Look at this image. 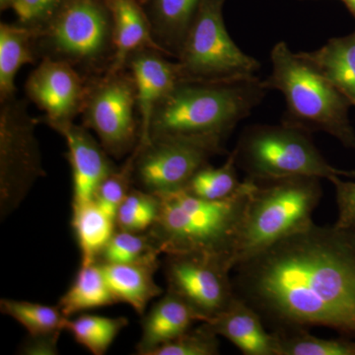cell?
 <instances>
[{
  "mask_svg": "<svg viewBox=\"0 0 355 355\" xmlns=\"http://www.w3.org/2000/svg\"><path fill=\"white\" fill-rule=\"evenodd\" d=\"M266 92L258 76L224 83L181 81L156 107L149 140H186L222 155L226 139Z\"/></svg>",
  "mask_w": 355,
  "mask_h": 355,
  "instance_id": "2",
  "label": "cell"
},
{
  "mask_svg": "<svg viewBox=\"0 0 355 355\" xmlns=\"http://www.w3.org/2000/svg\"><path fill=\"white\" fill-rule=\"evenodd\" d=\"M128 324L125 317H105L100 315L83 314L69 319L67 330L79 345L91 354H106L114 340Z\"/></svg>",
  "mask_w": 355,
  "mask_h": 355,
  "instance_id": "26",
  "label": "cell"
},
{
  "mask_svg": "<svg viewBox=\"0 0 355 355\" xmlns=\"http://www.w3.org/2000/svg\"><path fill=\"white\" fill-rule=\"evenodd\" d=\"M270 62L272 71L261 84L284 96L286 111L282 123L309 133H328L347 148L355 149L349 100L286 42L275 44Z\"/></svg>",
  "mask_w": 355,
  "mask_h": 355,
  "instance_id": "4",
  "label": "cell"
},
{
  "mask_svg": "<svg viewBox=\"0 0 355 355\" xmlns=\"http://www.w3.org/2000/svg\"><path fill=\"white\" fill-rule=\"evenodd\" d=\"M88 84L89 79L71 65L44 58L28 76L25 92L27 99L44 113L38 119L39 123L51 128L73 123L80 116Z\"/></svg>",
  "mask_w": 355,
  "mask_h": 355,
  "instance_id": "13",
  "label": "cell"
},
{
  "mask_svg": "<svg viewBox=\"0 0 355 355\" xmlns=\"http://www.w3.org/2000/svg\"><path fill=\"white\" fill-rule=\"evenodd\" d=\"M156 43L169 58H178L202 0H140Z\"/></svg>",
  "mask_w": 355,
  "mask_h": 355,
  "instance_id": "20",
  "label": "cell"
},
{
  "mask_svg": "<svg viewBox=\"0 0 355 355\" xmlns=\"http://www.w3.org/2000/svg\"><path fill=\"white\" fill-rule=\"evenodd\" d=\"M220 354L218 336L202 322L196 329L160 345L149 355H217Z\"/></svg>",
  "mask_w": 355,
  "mask_h": 355,
  "instance_id": "31",
  "label": "cell"
},
{
  "mask_svg": "<svg viewBox=\"0 0 355 355\" xmlns=\"http://www.w3.org/2000/svg\"><path fill=\"white\" fill-rule=\"evenodd\" d=\"M160 254H162L148 231L130 232L116 229L97 261L101 263H130L159 259Z\"/></svg>",
  "mask_w": 355,
  "mask_h": 355,
  "instance_id": "28",
  "label": "cell"
},
{
  "mask_svg": "<svg viewBox=\"0 0 355 355\" xmlns=\"http://www.w3.org/2000/svg\"><path fill=\"white\" fill-rule=\"evenodd\" d=\"M83 125L92 130L111 157L130 155L139 144L140 121L137 90L127 69L89 79Z\"/></svg>",
  "mask_w": 355,
  "mask_h": 355,
  "instance_id": "9",
  "label": "cell"
},
{
  "mask_svg": "<svg viewBox=\"0 0 355 355\" xmlns=\"http://www.w3.org/2000/svg\"><path fill=\"white\" fill-rule=\"evenodd\" d=\"M99 263L116 302L130 305L139 316L146 314L147 306L154 298L163 294L154 279L160 266L159 259L130 263Z\"/></svg>",
  "mask_w": 355,
  "mask_h": 355,
  "instance_id": "18",
  "label": "cell"
},
{
  "mask_svg": "<svg viewBox=\"0 0 355 355\" xmlns=\"http://www.w3.org/2000/svg\"><path fill=\"white\" fill-rule=\"evenodd\" d=\"M233 153L238 168L254 181L298 176L330 180L342 175L322 155L311 133L284 123L248 127Z\"/></svg>",
  "mask_w": 355,
  "mask_h": 355,
  "instance_id": "7",
  "label": "cell"
},
{
  "mask_svg": "<svg viewBox=\"0 0 355 355\" xmlns=\"http://www.w3.org/2000/svg\"><path fill=\"white\" fill-rule=\"evenodd\" d=\"M51 128L60 133L67 142L73 186L72 209L93 202L100 184L116 169L111 156L83 125H77L73 121Z\"/></svg>",
  "mask_w": 355,
  "mask_h": 355,
  "instance_id": "15",
  "label": "cell"
},
{
  "mask_svg": "<svg viewBox=\"0 0 355 355\" xmlns=\"http://www.w3.org/2000/svg\"><path fill=\"white\" fill-rule=\"evenodd\" d=\"M133 186V155L130 153L121 167L112 172L100 184L94 200L105 212L116 220L121 203Z\"/></svg>",
  "mask_w": 355,
  "mask_h": 355,
  "instance_id": "32",
  "label": "cell"
},
{
  "mask_svg": "<svg viewBox=\"0 0 355 355\" xmlns=\"http://www.w3.org/2000/svg\"><path fill=\"white\" fill-rule=\"evenodd\" d=\"M225 0H202L176 62L183 81L253 78L261 64L236 44L223 18Z\"/></svg>",
  "mask_w": 355,
  "mask_h": 355,
  "instance_id": "8",
  "label": "cell"
},
{
  "mask_svg": "<svg viewBox=\"0 0 355 355\" xmlns=\"http://www.w3.org/2000/svg\"><path fill=\"white\" fill-rule=\"evenodd\" d=\"M322 196L321 179L317 177L254 181L231 259L233 270L280 240L310 227Z\"/></svg>",
  "mask_w": 355,
  "mask_h": 355,
  "instance_id": "5",
  "label": "cell"
},
{
  "mask_svg": "<svg viewBox=\"0 0 355 355\" xmlns=\"http://www.w3.org/2000/svg\"><path fill=\"white\" fill-rule=\"evenodd\" d=\"M275 334L277 355H355V340L318 338L309 331Z\"/></svg>",
  "mask_w": 355,
  "mask_h": 355,
  "instance_id": "29",
  "label": "cell"
},
{
  "mask_svg": "<svg viewBox=\"0 0 355 355\" xmlns=\"http://www.w3.org/2000/svg\"><path fill=\"white\" fill-rule=\"evenodd\" d=\"M254 187V180L245 178L234 195L218 200L183 189L159 193L157 219L148 233L161 254H209L224 259L233 270L231 259Z\"/></svg>",
  "mask_w": 355,
  "mask_h": 355,
  "instance_id": "3",
  "label": "cell"
},
{
  "mask_svg": "<svg viewBox=\"0 0 355 355\" xmlns=\"http://www.w3.org/2000/svg\"><path fill=\"white\" fill-rule=\"evenodd\" d=\"M62 331L46 335L29 336L20 347V354L26 355H58V340Z\"/></svg>",
  "mask_w": 355,
  "mask_h": 355,
  "instance_id": "35",
  "label": "cell"
},
{
  "mask_svg": "<svg viewBox=\"0 0 355 355\" xmlns=\"http://www.w3.org/2000/svg\"><path fill=\"white\" fill-rule=\"evenodd\" d=\"M17 0H0V10L6 11L13 9Z\"/></svg>",
  "mask_w": 355,
  "mask_h": 355,
  "instance_id": "36",
  "label": "cell"
},
{
  "mask_svg": "<svg viewBox=\"0 0 355 355\" xmlns=\"http://www.w3.org/2000/svg\"><path fill=\"white\" fill-rule=\"evenodd\" d=\"M298 55L355 107V31L331 38L316 51H300Z\"/></svg>",
  "mask_w": 355,
  "mask_h": 355,
  "instance_id": "21",
  "label": "cell"
},
{
  "mask_svg": "<svg viewBox=\"0 0 355 355\" xmlns=\"http://www.w3.org/2000/svg\"><path fill=\"white\" fill-rule=\"evenodd\" d=\"M167 291L183 299L200 322H209L227 309L237 297L224 259L200 253L165 254Z\"/></svg>",
  "mask_w": 355,
  "mask_h": 355,
  "instance_id": "11",
  "label": "cell"
},
{
  "mask_svg": "<svg viewBox=\"0 0 355 355\" xmlns=\"http://www.w3.org/2000/svg\"><path fill=\"white\" fill-rule=\"evenodd\" d=\"M155 49H140L128 58L125 69L132 74L137 90L140 137L137 146L149 141V125L156 107L183 81L177 62Z\"/></svg>",
  "mask_w": 355,
  "mask_h": 355,
  "instance_id": "14",
  "label": "cell"
},
{
  "mask_svg": "<svg viewBox=\"0 0 355 355\" xmlns=\"http://www.w3.org/2000/svg\"><path fill=\"white\" fill-rule=\"evenodd\" d=\"M113 293L99 263L81 266L73 284L58 301L65 317L71 318L85 311L116 304Z\"/></svg>",
  "mask_w": 355,
  "mask_h": 355,
  "instance_id": "24",
  "label": "cell"
},
{
  "mask_svg": "<svg viewBox=\"0 0 355 355\" xmlns=\"http://www.w3.org/2000/svg\"><path fill=\"white\" fill-rule=\"evenodd\" d=\"M38 60L34 30L18 22L0 24V102L15 97L21 67Z\"/></svg>",
  "mask_w": 355,
  "mask_h": 355,
  "instance_id": "22",
  "label": "cell"
},
{
  "mask_svg": "<svg viewBox=\"0 0 355 355\" xmlns=\"http://www.w3.org/2000/svg\"><path fill=\"white\" fill-rule=\"evenodd\" d=\"M340 1H342L343 6L347 7V10L355 19V0H340Z\"/></svg>",
  "mask_w": 355,
  "mask_h": 355,
  "instance_id": "37",
  "label": "cell"
},
{
  "mask_svg": "<svg viewBox=\"0 0 355 355\" xmlns=\"http://www.w3.org/2000/svg\"><path fill=\"white\" fill-rule=\"evenodd\" d=\"M233 272L236 295L273 333L319 327L355 340V230L313 223Z\"/></svg>",
  "mask_w": 355,
  "mask_h": 355,
  "instance_id": "1",
  "label": "cell"
},
{
  "mask_svg": "<svg viewBox=\"0 0 355 355\" xmlns=\"http://www.w3.org/2000/svg\"><path fill=\"white\" fill-rule=\"evenodd\" d=\"M72 227L81 251V266L96 263L116 232V220L95 200L72 209Z\"/></svg>",
  "mask_w": 355,
  "mask_h": 355,
  "instance_id": "23",
  "label": "cell"
},
{
  "mask_svg": "<svg viewBox=\"0 0 355 355\" xmlns=\"http://www.w3.org/2000/svg\"><path fill=\"white\" fill-rule=\"evenodd\" d=\"M340 176L355 178V170H349V171H345V170H342V175H340Z\"/></svg>",
  "mask_w": 355,
  "mask_h": 355,
  "instance_id": "38",
  "label": "cell"
},
{
  "mask_svg": "<svg viewBox=\"0 0 355 355\" xmlns=\"http://www.w3.org/2000/svg\"><path fill=\"white\" fill-rule=\"evenodd\" d=\"M237 168L232 151L219 167H214L209 163L202 166L193 175L183 190L203 200H218L231 197L243 184L238 177Z\"/></svg>",
  "mask_w": 355,
  "mask_h": 355,
  "instance_id": "25",
  "label": "cell"
},
{
  "mask_svg": "<svg viewBox=\"0 0 355 355\" xmlns=\"http://www.w3.org/2000/svg\"><path fill=\"white\" fill-rule=\"evenodd\" d=\"M142 319V334L137 354L149 355L160 345L174 340L200 322L190 306L172 292L167 291Z\"/></svg>",
  "mask_w": 355,
  "mask_h": 355,
  "instance_id": "19",
  "label": "cell"
},
{
  "mask_svg": "<svg viewBox=\"0 0 355 355\" xmlns=\"http://www.w3.org/2000/svg\"><path fill=\"white\" fill-rule=\"evenodd\" d=\"M2 314L22 324L29 336L46 335L67 330L69 318L58 306H48L29 301L3 298L0 300Z\"/></svg>",
  "mask_w": 355,
  "mask_h": 355,
  "instance_id": "27",
  "label": "cell"
},
{
  "mask_svg": "<svg viewBox=\"0 0 355 355\" xmlns=\"http://www.w3.org/2000/svg\"><path fill=\"white\" fill-rule=\"evenodd\" d=\"M205 323L217 336L227 338L243 354L277 355V336L266 330L259 313L238 296L219 316Z\"/></svg>",
  "mask_w": 355,
  "mask_h": 355,
  "instance_id": "16",
  "label": "cell"
},
{
  "mask_svg": "<svg viewBox=\"0 0 355 355\" xmlns=\"http://www.w3.org/2000/svg\"><path fill=\"white\" fill-rule=\"evenodd\" d=\"M38 119L26 99L0 102V211L6 217L16 209L39 178L44 176L36 137Z\"/></svg>",
  "mask_w": 355,
  "mask_h": 355,
  "instance_id": "10",
  "label": "cell"
},
{
  "mask_svg": "<svg viewBox=\"0 0 355 355\" xmlns=\"http://www.w3.org/2000/svg\"><path fill=\"white\" fill-rule=\"evenodd\" d=\"M132 153L133 186L154 195L182 190L198 169L217 155L195 142L168 139H150Z\"/></svg>",
  "mask_w": 355,
  "mask_h": 355,
  "instance_id": "12",
  "label": "cell"
},
{
  "mask_svg": "<svg viewBox=\"0 0 355 355\" xmlns=\"http://www.w3.org/2000/svg\"><path fill=\"white\" fill-rule=\"evenodd\" d=\"M69 1L71 0H17L13 10L17 15L18 23L38 31Z\"/></svg>",
  "mask_w": 355,
  "mask_h": 355,
  "instance_id": "33",
  "label": "cell"
},
{
  "mask_svg": "<svg viewBox=\"0 0 355 355\" xmlns=\"http://www.w3.org/2000/svg\"><path fill=\"white\" fill-rule=\"evenodd\" d=\"M39 60H58L87 79L106 73L114 58V27L105 0H71L35 31Z\"/></svg>",
  "mask_w": 355,
  "mask_h": 355,
  "instance_id": "6",
  "label": "cell"
},
{
  "mask_svg": "<svg viewBox=\"0 0 355 355\" xmlns=\"http://www.w3.org/2000/svg\"><path fill=\"white\" fill-rule=\"evenodd\" d=\"M158 212L157 196L132 188L116 214V229L130 232H146L157 219Z\"/></svg>",
  "mask_w": 355,
  "mask_h": 355,
  "instance_id": "30",
  "label": "cell"
},
{
  "mask_svg": "<svg viewBox=\"0 0 355 355\" xmlns=\"http://www.w3.org/2000/svg\"><path fill=\"white\" fill-rule=\"evenodd\" d=\"M112 14L114 58L108 72L125 69L128 58L140 49H155L165 53L154 39L153 27L140 0H105ZM166 55V53H165Z\"/></svg>",
  "mask_w": 355,
  "mask_h": 355,
  "instance_id": "17",
  "label": "cell"
},
{
  "mask_svg": "<svg viewBox=\"0 0 355 355\" xmlns=\"http://www.w3.org/2000/svg\"><path fill=\"white\" fill-rule=\"evenodd\" d=\"M334 176L329 181L334 184L338 207L336 227L355 230V182L343 181Z\"/></svg>",
  "mask_w": 355,
  "mask_h": 355,
  "instance_id": "34",
  "label": "cell"
}]
</instances>
